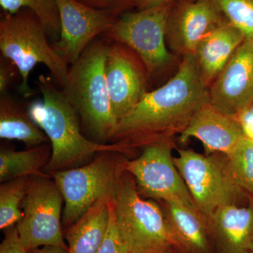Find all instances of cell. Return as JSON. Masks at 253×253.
<instances>
[{"label":"cell","mask_w":253,"mask_h":253,"mask_svg":"<svg viewBox=\"0 0 253 253\" xmlns=\"http://www.w3.org/2000/svg\"><path fill=\"white\" fill-rule=\"evenodd\" d=\"M208 101V87L200 76L194 54L186 55L172 78L148 91L134 109L118 121L110 143L119 145L129 154L149 145L173 140Z\"/></svg>","instance_id":"6da1fadb"},{"label":"cell","mask_w":253,"mask_h":253,"mask_svg":"<svg viewBox=\"0 0 253 253\" xmlns=\"http://www.w3.org/2000/svg\"><path fill=\"white\" fill-rule=\"evenodd\" d=\"M36 84L42 100L33 101L28 111L51 143V157L44 168L45 172L52 174L74 168L106 151L126 154L119 145L95 142L84 135L76 110L52 78L40 75Z\"/></svg>","instance_id":"7a4b0ae2"},{"label":"cell","mask_w":253,"mask_h":253,"mask_svg":"<svg viewBox=\"0 0 253 253\" xmlns=\"http://www.w3.org/2000/svg\"><path fill=\"white\" fill-rule=\"evenodd\" d=\"M109 42L99 37L91 42L69 66L66 83L61 87L77 113L84 135L101 144H111L118 123L105 75Z\"/></svg>","instance_id":"3957f363"},{"label":"cell","mask_w":253,"mask_h":253,"mask_svg":"<svg viewBox=\"0 0 253 253\" xmlns=\"http://www.w3.org/2000/svg\"><path fill=\"white\" fill-rule=\"evenodd\" d=\"M41 20L34 12L23 9L14 14H1L0 20L1 56L14 63L21 81L18 91L24 98L37 92L28 83L30 73L38 64H44L57 85L62 87L69 66L48 41Z\"/></svg>","instance_id":"277c9868"},{"label":"cell","mask_w":253,"mask_h":253,"mask_svg":"<svg viewBox=\"0 0 253 253\" xmlns=\"http://www.w3.org/2000/svg\"><path fill=\"white\" fill-rule=\"evenodd\" d=\"M115 221L125 253H160L175 249L164 212L139 194L125 172L114 198Z\"/></svg>","instance_id":"5b68a950"},{"label":"cell","mask_w":253,"mask_h":253,"mask_svg":"<svg viewBox=\"0 0 253 253\" xmlns=\"http://www.w3.org/2000/svg\"><path fill=\"white\" fill-rule=\"evenodd\" d=\"M120 153H99L85 166L51 174L63 195L62 226L65 229L79 220L96 202L115 198L125 172Z\"/></svg>","instance_id":"8992f818"},{"label":"cell","mask_w":253,"mask_h":253,"mask_svg":"<svg viewBox=\"0 0 253 253\" xmlns=\"http://www.w3.org/2000/svg\"><path fill=\"white\" fill-rule=\"evenodd\" d=\"M172 3L126 11L118 16L101 36L132 49L144 63L149 79L162 73L174 59L166 40V25Z\"/></svg>","instance_id":"52a82bcc"},{"label":"cell","mask_w":253,"mask_h":253,"mask_svg":"<svg viewBox=\"0 0 253 253\" xmlns=\"http://www.w3.org/2000/svg\"><path fill=\"white\" fill-rule=\"evenodd\" d=\"M63 195L54 179L30 176L21 205L22 218L16 224L20 239L28 251L44 246L68 249L62 229Z\"/></svg>","instance_id":"ba28073f"},{"label":"cell","mask_w":253,"mask_h":253,"mask_svg":"<svg viewBox=\"0 0 253 253\" xmlns=\"http://www.w3.org/2000/svg\"><path fill=\"white\" fill-rule=\"evenodd\" d=\"M174 162L195 207L208 221L218 208L236 204L248 195L232 181L224 158L217 154H200L191 149L178 150Z\"/></svg>","instance_id":"9c48e42d"},{"label":"cell","mask_w":253,"mask_h":253,"mask_svg":"<svg viewBox=\"0 0 253 253\" xmlns=\"http://www.w3.org/2000/svg\"><path fill=\"white\" fill-rule=\"evenodd\" d=\"M174 146L173 140L146 146L139 157L125 161V172L134 178L141 196L196 208L174 162Z\"/></svg>","instance_id":"30bf717a"},{"label":"cell","mask_w":253,"mask_h":253,"mask_svg":"<svg viewBox=\"0 0 253 253\" xmlns=\"http://www.w3.org/2000/svg\"><path fill=\"white\" fill-rule=\"evenodd\" d=\"M105 75L113 113L118 122L149 91V75L132 49L112 41H109L108 46Z\"/></svg>","instance_id":"8fae6325"},{"label":"cell","mask_w":253,"mask_h":253,"mask_svg":"<svg viewBox=\"0 0 253 253\" xmlns=\"http://www.w3.org/2000/svg\"><path fill=\"white\" fill-rule=\"evenodd\" d=\"M61 33L59 41L51 43L68 66L76 62L95 40L102 36L117 16L94 9L77 0H56Z\"/></svg>","instance_id":"7c38bea8"},{"label":"cell","mask_w":253,"mask_h":253,"mask_svg":"<svg viewBox=\"0 0 253 253\" xmlns=\"http://www.w3.org/2000/svg\"><path fill=\"white\" fill-rule=\"evenodd\" d=\"M224 21L214 0L174 1L166 25L168 49L182 57L194 54L200 41Z\"/></svg>","instance_id":"4fadbf2b"},{"label":"cell","mask_w":253,"mask_h":253,"mask_svg":"<svg viewBox=\"0 0 253 253\" xmlns=\"http://www.w3.org/2000/svg\"><path fill=\"white\" fill-rule=\"evenodd\" d=\"M209 101L235 116L253 104V41L246 39L208 88Z\"/></svg>","instance_id":"5bb4252c"},{"label":"cell","mask_w":253,"mask_h":253,"mask_svg":"<svg viewBox=\"0 0 253 253\" xmlns=\"http://www.w3.org/2000/svg\"><path fill=\"white\" fill-rule=\"evenodd\" d=\"M244 136L234 116L223 113L208 101L195 113L179 140L184 144L195 138L202 143L208 155H226Z\"/></svg>","instance_id":"9a60e30c"},{"label":"cell","mask_w":253,"mask_h":253,"mask_svg":"<svg viewBox=\"0 0 253 253\" xmlns=\"http://www.w3.org/2000/svg\"><path fill=\"white\" fill-rule=\"evenodd\" d=\"M211 241L218 253H246L253 251V202L218 208L207 221Z\"/></svg>","instance_id":"2e32d148"},{"label":"cell","mask_w":253,"mask_h":253,"mask_svg":"<svg viewBox=\"0 0 253 253\" xmlns=\"http://www.w3.org/2000/svg\"><path fill=\"white\" fill-rule=\"evenodd\" d=\"M163 211L175 249L181 253H212L207 221L196 208L179 202H164Z\"/></svg>","instance_id":"e0dca14e"},{"label":"cell","mask_w":253,"mask_h":253,"mask_svg":"<svg viewBox=\"0 0 253 253\" xmlns=\"http://www.w3.org/2000/svg\"><path fill=\"white\" fill-rule=\"evenodd\" d=\"M245 40L244 34L226 20L200 41L194 56L208 88Z\"/></svg>","instance_id":"ac0fdd59"},{"label":"cell","mask_w":253,"mask_h":253,"mask_svg":"<svg viewBox=\"0 0 253 253\" xmlns=\"http://www.w3.org/2000/svg\"><path fill=\"white\" fill-rule=\"evenodd\" d=\"M113 199L100 200L79 220L66 229L64 238L68 253H97L109 228Z\"/></svg>","instance_id":"d6986e66"},{"label":"cell","mask_w":253,"mask_h":253,"mask_svg":"<svg viewBox=\"0 0 253 253\" xmlns=\"http://www.w3.org/2000/svg\"><path fill=\"white\" fill-rule=\"evenodd\" d=\"M0 138L21 141L28 148L46 144L49 140L32 119L28 109H24L8 92L0 94Z\"/></svg>","instance_id":"ffe728a7"},{"label":"cell","mask_w":253,"mask_h":253,"mask_svg":"<svg viewBox=\"0 0 253 253\" xmlns=\"http://www.w3.org/2000/svg\"><path fill=\"white\" fill-rule=\"evenodd\" d=\"M51 146L46 144L25 151L1 149L0 151V181L39 174L51 157Z\"/></svg>","instance_id":"44dd1931"},{"label":"cell","mask_w":253,"mask_h":253,"mask_svg":"<svg viewBox=\"0 0 253 253\" xmlns=\"http://www.w3.org/2000/svg\"><path fill=\"white\" fill-rule=\"evenodd\" d=\"M226 171L236 186L251 198L253 196V141L241 138L233 149L224 155Z\"/></svg>","instance_id":"7402d4cb"},{"label":"cell","mask_w":253,"mask_h":253,"mask_svg":"<svg viewBox=\"0 0 253 253\" xmlns=\"http://www.w3.org/2000/svg\"><path fill=\"white\" fill-rule=\"evenodd\" d=\"M3 13L14 14L21 9L31 10L41 20L51 43L59 41L61 26L56 0H0Z\"/></svg>","instance_id":"603a6c76"},{"label":"cell","mask_w":253,"mask_h":253,"mask_svg":"<svg viewBox=\"0 0 253 253\" xmlns=\"http://www.w3.org/2000/svg\"><path fill=\"white\" fill-rule=\"evenodd\" d=\"M30 176L4 181L0 186V229L6 230L22 218L21 205L27 193Z\"/></svg>","instance_id":"cb8c5ba5"},{"label":"cell","mask_w":253,"mask_h":253,"mask_svg":"<svg viewBox=\"0 0 253 253\" xmlns=\"http://www.w3.org/2000/svg\"><path fill=\"white\" fill-rule=\"evenodd\" d=\"M226 21L253 41V0H214Z\"/></svg>","instance_id":"d4e9b609"},{"label":"cell","mask_w":253,"mask_h":253,"mask_svg":"<svg viewBox=\"0 0 253 253\" xmlns=\"http://www.w3.org/2000/svg\"><path fill=\"white\" fill-rule=\"evenodd\" d=\"M97 253H125L115 221L114 199L111 201L109 228Z\"/></svg>","instance_id":"484cf974"},{"label":"cell","mask_w":253,"mask_h":253,"mask_svg":"<svg viewBox=\"0 0 253 253\" xmlns=\"http://www.w3.org/2000/svg\"><path fill=\"white\" fill-rule=\"evenodd\" d=\"M94 9L111 13L116 16L134 9V0H77Z\"/></svg>","instance_id":"4316f807"},{"label":"cell","mask_w":253,"mask_h":253,"mask_svg":"<svg viewBox=\"0 0 253 253\" xmlns=\"http://www.w3.org/2000/svg\"><path fill=\"white\" fill-rule=\"evenodd\" d=\"M19 71L14 63L10 60L0 56V94L7 93L17 76Z\"/></svg>","instance_id":"83f0119b"},{"label":"cell","mask_w":253,"mask_h":253,"mask_svg":"<svg viewBox=\"0 0 253 253\" xmlns=\"http://www.w3.org/2000/svg\"><path fill=\"white\" fill-rule=\"evenodd\" d=\"M4 231V238L0 244V253H29L20 239L16 225Z\"/></svg>","instance_id":"f1b7e54d"},{"label":"cell","mask_w":253,"mask_h":253,"mask_svg":"<svg viewBox=\"0 0 253 253\" xmlns=\"http://www.w3.org/2000/svg\"><path fill=\"white\" fill-rule=\"evenodd\" d=\"M245 137L253 141V104L235 116Z\"/></svg>","instance_id":"f546056e"},{"label":"cell","mask_w":253,"mask_h":253,"mask_svg":"<svg viewBox=\"0 0 253 253\" xmlns=\"http://www.w3.org/2000/svg\"><path fill=\"white\" fill-rule=\"evenodd\" d=\"M176 0H134V9L137 10L149 9L160 5L169 4Z\"/></svg>","instance_id":"4dcf8cb0"},{"label":"cell","mask_w":253,"mask_h":253,"mask_svg":"<svg viewBox=\"0 0 253 253\" xmlns=\"http://www.w3.org/2000/svg\"><path fill=\"white\" fill-rule=\"evenodd\" d=\"M29 253H68V249L57 246H44L32 250Z\"/></svg>","instance_id":"1f68e13d"},{"label":"cell","mask_w":253,"mask_h":253,"mask_svg":"<svg viewBox=\"0 0 253 253\" xmlns=\"http://www.w3.org/2000/svg\"><path fill=\"white\" fill-rule=\"evenodd\" d=\"M160 253H181L179 252V251H178L177 249H172L168 250V251H164V252Z\"/></svg>","instance_id":"d6a6232c"},{"label":"cell","mask_w":253,"mask_h":253,"mask_svg":"<svg viewBox=\"0 0 253 253\" xmlns=\"http://www.w3.org/2000/svg\"><path fill=\"white\" fill-rule=\"evenodd\" d=\"M246 253H253V251H249V252H247Z\"/></svg>","instance_id":"836d02e7"},{"label":"cell","mask_w":253,"mask_h":253,"mask_svg":"<svg viewBox=\"0 0 253 253\" xmlns=\"http://www.w3.org/2000/svg\"><path fill=\"white\" fill-rule=\"evenodd\" d=\"M251 199H251V200H252L253 202V197H252V198H251Z\"/></svg>","instance_id":"e575fe53"},{"label":"cell","mask_w":253,"mask_h":253,"mask_svg":"<svg viewBox=\"0 0 253 253\" xmlns=\"http://www.w3.org/2000/svg\"><path fill=\"white\" fill-rule=\"evenodd\" d=\"M176 1H179V0H176Z\"/></svg>","instance_id":"d590c367"}]
</instances>
